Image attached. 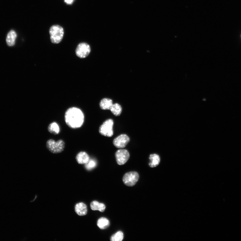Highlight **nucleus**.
<instances>
[{
  "mask_svg": "<svg viewBox=\"0 0 241 241\" xmlns=\"http://www.w3.org/2000/svg\"><path fill=\"white\" fill-rule=\"evenodd\" d=\"M91 207L93 210H99L100 212H104L106 208L105 205L104 204L96 201H92L91 203Z\"/></svg>",
  "mask_w": 241,
  "mask_h": 241,
  "instance_id": "nucleus-14",
  "label": "nucleus"
},
{
  "mask_svg": "<svg viewBox=\"0 0 241 241\" xmlns=\"http://www.w3.org/2000/svg\"><path fill=\"white\" fill-rule=\"evenodd\" d=\"M76 159L79 164H86L89 160V157L87 153L81 151L76 155Z\"/></svg>",
  "mask_w": 241,
  "mask_h": 241,
  "instance_id": "nucleus-9",
  "label": "nucleus"
},
{
  "mask_svg": "<svg viewBox=\"0 0 241 241\" xmlns=\"http://www.w3.org/2000/svg\"><path fill=\"white\" fill-rule=\"evenodd\" d=\"M50 39L53 43H60L63 40L64 36V30L62 27L58 25L52 26L49 30Z\"/></svg>",
  "mask_w": 241,
  "mask_h": 241,
  "instance_id": "nucleus-3",
  "label": "nucleus"
},
{
  "mask_svg": "<svg viewBox=\"0 0 241 241\" xmlns=\"http://www.w3.org/2000/svg\"><path fill=\"white\" fill-rule=\"evenodd\" d=\"M110 110L115 116H118L121 114L122 109L120 104L116 103L112 104Z\"/></svg>",
  "mask_w": 241,
  "mask_h": 241,
  "instance_id": "nucleus-17",
  "label": "nucleus"
},
{
  "mask_svg": "<svg viewBox=\"0 0 241 241\" xmlns=\"http://www.w3.org/2000/svg\"><path fill=\"white\" fill-rule=\"evenodd\" d=\"M116 161L118 165H122L125 164L130 157V154L126 149H120L115 153Z\"/></svg>",
  "mask_w": 241,
  "mask_h": 241,
  "instance_id": "nucleus-7",
  "label": "nucleus"
},
{
  "mask_svg": "<svg viewBox=\"0 0 241 241\" xmlns=\"http://www.w3.org/2000/svg\"><path fill=\"white\" fill-rule=\"evenodd\" d=\"M67 125L72 129H76L82 126L84 122L83 112L76 107L69 108L66 111L64 115Z\"/></svg>",
  "mask_w": 241,
  "mask_h": 241,
  "instance_id": "nucleus-1",
  "label": "nucleus"
},
{
  "mask_svg": "<svg viewBox=\"0 0 241 241\" xmlns=\"http://www.w3.org/2000/svg\"><path fill=\"white\" fill-rule=\"evenodd\" d=\"M17 35L14 31L12 30L8 34L6 39V43L9 46H13L15 45Z\"/></svg>",
  "mask_w": 241,
  "mask_h": 241,
  "instance_id": "nucleus-11",
  "label": "nucleus"
},
{
  "mask_svg": "<svg viewBox=\"0 0 241 241\" xmlns=\"http://www.w3.org/2000/svg\"><path fill=\"white\" fill-rule=\"evenodd\" d=\"M75 211L77 214L80 216L86 215L88 212L87 206L83 203H78L75 206Z\"/></svg>",
  "mask_w": 241,
  "mask_h": 241,
  "instance_id": "nucleus-10",
  "label": "nucleus"
},
{
  "mask_svg": "<svg viewBox=\"0 0 241 241\" xmlns=\"http://www.w3.org/2000/svg\"><path fill=\"white\" fill-rule=\"evenodd\" d=\"M85 165V168L88 170H90L95 168L96 165V162L93 159H89L87 164Z\"/></svg>",
  "mask_w": 241,
  "mask_h": 241,
  "instance_id": "nucleus-19",
  "label": "nucleus"
},
{
  "mask_svg": "<svg viewBox=\"0 0 241 241\" xmlns=\"http://www.w3.org/2000/svg\"><path fill=\"white\" fill-rule=\"evenodd\" d=\"M149 158L150 162L149 163V165L151 168H154L157 166L160 162V157L156 154L150 155Z\"/></svg>",
  "mask_w": 241,
  "mask_h": 241,
  "instance_id": "nucleus-13",
  "label": "nucleus"
},
{
  "mask_svg": "<svg viewBox=\"0 0 241 241\" xmlns=\"http://www.w3.org/2000/svg\"><path fill=\"white\" fill-rule=\"evenodd\" d=\"M139 178V175L137 172H130L124 175L123 177V181L126 185L132 186L137 183Z\"/></svg>",
  "mask_w": 241,
  "mask_h": 241,
  "instance_id": "nucleus-5",
  "label": "nucleus"
},
{
  "mask_svg": "<svg viewBox=\"0 0 241 241\" xmlns=\"http://www.w3.org/2000/svg\"><path fill=\"white\" fill-rule=\"evenodd\" d=\"M75 0H64L65 2L68 5H71Z\"/></svg>",
  "mask_w": 241,
  "mask_h": 241,
  "instance_id": "nucleus-20",
  "label": "nucleus"
},
{
  "mask_svg": "<svg viewBox=\"0 0 241 241\" xmlns=\"http://www.w3.org/2000/svg\"><path fill=\"white\" fill-rule=\"evenodd\" d=\"M113 120L108 119L105 120L100 126L99 129L100 134L108 137H111L113 135Z\"/></svg>",
  "mask_w": 241,
  "mask_h": 241,
  "instance_id": "nucleus-4",
  "label": "nucleus"
},
{
  "mask_svg": "<svg viewBox=\"0 0 241 241\" xmlns=\"http://www.w3.org/2000/svg\"><path fill=\"white\" fill-rule=\"evenodd\" d=\"M110 222L106 218H100L97 222V225L101 229L107 228L110 226Z\"/></svg>",
  "mask_w": 241,
  "mask_h": 241,
  "instance_id": "nucleus-15",
  "label": "nucleus"
},
{
  "mask_svg": "<svg viewBox=\"0 0 241 241\" xmlns=\"http://www.w3.org/2000/svg\"><path fill=\"white\" fill-rule=\"evenodd\" d=\"M130 141V138L127 135L123 134L115 138L114 140L113 143L117 148H123L126 146Z\"/></svg>",
  "mask_w": 241,
  "mask_h": 241,
  "instance_id": "nucleus-8",
  "label": "nucleus"
},
{
  "mask_svg": "<svg viewBox=\"0 0 241 241\" xmlns=\"http://www.w3.org/2000/svg\"><path fill=\"white\" fill-rule=\"evenodd\" d=\"M91 51L90 46L85 43H82L77 46L76 50L77 56L81 58L87 57Z\"/></svg>",
  "mask_w": 241,
  "mask_h": 241,
  "instance_id": "nucleus-6",
  "label": "nucleus"
},
{
  "mask_svg": "<svg viewBox=\"0 0 241 241\" xmlns=\"http://www.w3.org/2000/svg\"></svg>",
  "mask_w": 241,
  "mask_h": 241,
  "instance_id": "nucleus-21",
  "label": "nucleus"
},
{
  "mask_svg": "<svg viewBox=\"0 0 241 241\" xmlns=\"http://www.w3.org/2000/svg\"><path fill=\"white\" fill-rule=\"evenodd\" d=\"M123 238V233L121 231H119L112 236L111 238V240L112 241H122Z\"/></svg>",
  "mask_w": 241,
  "mask_h": 241,
  "instance_id": "nucleus-18",
  "label": "nucleus"
},
{
  "mask_svg": "<svg viewBox=\"0 0 241 241\" xmlns=\"http://www.w3.org/2000/svg\"><path fill=\"white\" fill-rule=\"evenodd\" d=\"M48 131L50 133L54 135H57L59 133L60 128L58 124L56 122L50 123L48 127Z\"/></svg>",
  "mask_w": 241,
  "mask_h": 241,
  "instance_id": "nucleus-16",
  "label": "nucleus"
},
{
  "mask_svg": "<svg viewBox=\"0 0 241 241\" xmlns=\"http://www.w3.org/2000/svg\"><path fill=\"white\" fill-rule=\"evenodd\" d=\"M112 101L110 99L104 98L101 100L100 106L101 108L103 110H110L112 106Z\"/></svg>",
  "mask_w": 241,
  "mask_h": 241,
  "instance_id": "nucleus-12",
  "label": "nucleus"
},
{
  "mask_svg": "<svg viewBox=\"0 0 241 241\" xmlns=\"http://www.w3.org/2000/svg\"><path fill=\"white\" fill-rule=\"evenodd\" d=\"M46 146L47 148L52 153H59L64 151L65 143L63 140H58L56 142L52 139H50L47 141Z\"/></svg>",
  "mask_w": 241,
  "mask_h": 241,
  "instance_id": "nucleus-2",
  "label": "nucleus"
}]
</instances>
